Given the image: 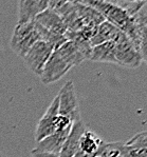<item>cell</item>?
I'll list each match as a JSON object with an SVG mask.
<instances>
[{
	"label": "cell",
	"mask_w": 147,
	"mask_h": 157,
	"mask_svg": "<svg viewBox=\"0 0 147 157\" xmlns=\"http://www.w3.org/2000/svg\"><path fill=\"white\" fill-rule=\"evenodd\" d=\"M79 2L97 11L104 17L105 21L111 23L117 30L124 33L133 42L139 51L140 26H141L138 18L139 14L136 16L132 15L128 10L121 6L120 2L102 1V0H85Z\"/></svg>",
	"instance_id": "1"
},
{
	"label": "cell",
	"mask_w": 147,
	"mask_h": 157,
	"mask_svg": "<svg viewBox=\"0 0 147 157\" xmlns=\"http://www.w3.org/2000/svg\"><path fill=\"white\" fill-rule=\"evenodd\" d=\"M85 59L86 55L72 41H67L59 49L53 51L40 74L43 84H50L59 80L69 72L71 67L78 66Z\"/></svg>",
	"instance_id": "2"
},
{
	"label": "cell",
	"mask_w": 147,
	"mask_h": 157,
	"mask_svg": "<svg viewBox=\"0 0 147 157\" xmlns=\"http://www.w3.org/2000/svg\"><path fill=\"white\" fill-rule=\"evenodd\" d=\"M40 40V34L35 21L21 23L15 26L11 39V48L19 57L22 58L28 51Z\"/></svg>",
	"instance_id": "3"
},
{
	"label": "cell",
	"mask_w": 147,
	"mask_h": 157,
	"mask_svg": "<svg viewBox=\"0 0 147 157\" xmlns=\"http://www.w3.org/2000/svg\"><path fill=\"white\" fill-rule=\"evenodd\" d=\"M114 57L115 64L129 69H137L142 63L141 56L137 47L122 32L114 40Z\"/></svg>",
	"instance_id": "4"
},
{
	"label": "cell",
	"mask_w": 147,
	"mask_h": 157,
	"mask_svg": "<svg viewBox=\"0 0 147 157\" xmlns=\"http://www.w3.org/2000/svg\"><path fill=\"white\" fill-rule=\"evenodd\" d=\"M57 95H58V114L68 117L73 121V124L81 120L73 81H67Z\"/></svg>",
	"instance_id": "5"
},
{
	"label": "cell",
	"mask_w": 147,
	"mask_h": 157,
	"mask_svg": "<svg viewBox=\"0 0 147 157\" xmlns=\"http://www.w3.org/2000/svg\"><path fill=\"white\" fill-rule=\"evenodd\" d=\"M53 51L54 49L52 45H50L46 41L39 40L28 51V53L22 58L29 69L33 73L40 76L43 67L52 55Z\"/></svg>",
	"instance_id": "6"
},
{
	"label": "cell",
	"mask_w": 147,
	"mask_h": 157,
	"mask_svg": "<svg viewBox=\"0 0 147 157\" xmlns=\"http://www.w3.org/2000/svg\"><path fill=\"white\" fill-rule=\"evenodd\" d=\"M58 115V95L52 100L51 105L47 109L46 113L39 119L35 130V140L36 142L42 141L46 137L52 135L56 131L55 121Z\"/></svg>",
	"instance_id": "7"
},
{
	"label": "cell",
	"mask_w": 147,
	"mask_h": 157,
	"mask_svg": "<svg viewBox=\"0 0 147 157\" xmlns=\"http://www.w3.org/2000/svg\"><path fill=\"white\" fill-rule=\"evenodd\" d=\"M18 9V25L33 22L48 9V0H20Z\"/></svg>",
	"instance_id": "8"
},
{
	"label": "cell",
	"mask_w": 147,
	"mask_h": 157,
	"mask_svg": "<svg viewBox=\"0 0 147 157\" xmlns=\"http://www.w3.org/2000/svg\"><path fill=\"white\" fill-rule=\"evenodd\" d=\"M87 128L83 120L74 122L72 125L70 133L67 137L65 144H62V148L58 154V157H73L78 151L79 148V141H81V135L85 133Z\"/></svg>",
	"instance_id": "9"
},
{
	"label": "cell",
	"mask_w": 147,
	"mask_h": 157,
	"mask_svg": "<svg viewBox=\"0 0 147 157\" xmlns=\"http://www.w3.org/2000/svg\"><path fill=\"white\" fill-rule=\"evenodd\" d=\"M35 22H37L40 26L49 31L50 33L65 35L67 32V28L62 19L56 13H54L49 9L43 11L42 14L36 17Z\"/></svg>",
	"instance_id": "10"
},
{
	"label": "cell",
	"mask_w": 147,
	"mask_h": 157,
	"mask_svg": "<svg viewBox=\"0 0 147 157\" xmlns=\"http://www.w3.org/2000/svg\"><path fill=\"white\" fill-rule=\"evenodd\" d=\"M70 133V130L67 131H55L52 135L46 137L42 141L37 142L35 150L40 152H48V153L59 154L65 144L67 137Z\"/></svg>",
	"instance_id": "11"
},
{
	"label": "cell",
	"mask_w": 147,
	"mask_h": 157,
	"mask_svg": "<svg viewBox=\"0 0 147 157\" xmlns=\"http://www.w3.org/2000/svg\"><path fill=\"white\" fill-rule=\"evenodd\" d=\"M74 3H75L76 12H77L79 19L83 22L84 28L85 26H88V28H97L101 23L105 21L104 17L101 15L97 11H95L94 9L90 8L88 6H85V4L81 3L79 1H75Z\"/></svg>",
	"instance_id": "12"
},
{
	"label": "cell",
	"mask_w": 147,
	"mask_h": 157,
	"mask_svg": "<svg viewBox=\"0 0 147 157\" xmlns=\"http://www.w3.org/2000/svg\"><path fill=\"white\" fill-rule=\"evenodd\" d=\"M120 33L121 31L117 30L114 25L107 21H104L96 28L94 35L90 39L91 47H95V45L102 44L107 41H114L120 35Z\"/></svg>",
	"instance_id": "13"
},
{
	"label": "cell",
	"mask_w": 147,
	"mask_h": 157,
	"mask_svg": "<svg viewBox=\"0 0 147 157\" xmlns=\"http://www.w3.org/2000/svg\"><path fill=\"white\" fill-rule=\"evenodd\" d=\"M128 157H147V131L140 132L125 142Z\"/></svg>",
	"instance_id": "14"
},
{
	"label": "cell",
	"mask_w": 147,
	"mask_h": 157,
	"mask_svg": "<svg viewBox=\"0 0 147 157\" xmlns=\"http://www.w3.org/2000/svg\"><path fill=\"white\" fill-rule=\"evenodd\" d=\"M89 60L96 62L115 63L114 57V41H107L102 44L92 47Z\"/></svg>",
	"instance_id": "15"
},
{
	"label": "cell",
	"mask_w": 147,
	"mask_h": 157,
	"mask_svg": "<svg viewBox=\"0 0 147 157\" xmlns=\"http://www.w3.org/2000/svg\"><path fill=\"white\" fill-rule=\"evenodd\" d=\"M102 144L103 141L94 132L86 130L81 137L78 152H81L83 154L89 157H94L97 154Z\"/></svg>",
	"instance_id": "16"
},
{
	"label": "cell",
	"mask_w": 147,
	"mask_h": 157,
	"mask_svg": "<svg viewBox=\"0 0 147 157\" xmlns=\"http://www.w3.org/2000/svg\"><path fill=\"white\" fill-rule=\"evenodd\" d=\"M100 157H124L127 155L125 142H103L98 150Z\"/></svg>",
	"instance_id": "17"
},
{
	"label": "cell",
	"mask_w": 147,
	"mask_h": 157,
	"mask_svg": "<svg viewBox=\"0 0 147 157\" xmlns=\"http://www.w3.org/2000/svg\"><path fill=\"white\" fill-rule=\"evenodd\" d=\"M139 53L142 61H144L147 64V26L142 25V23L140 26Z\"/></svg>",
	"instance_id": "18"
},
{
	"label": "cell",
	"mask_w": 147,
	"mask_h": 157,
	"mask_svg": "<svg viewBox=\"0 0 147 157\" xmlns=\"http://www.w3.org/2000/svg\"><path fill=\"white\" fill-rule=\"evenodd\" d=\"M31 154H32V157H58V154L48 153V152H40L35 149L32 150Z\"/></svg>",
	"instance_id": "19"
},
{
	"label": "cell",
	"mask_w": 147,
	"mask_h": 157,
	"mask_svg": "<svg viewBox=\"0 0 147 157\" xmlns=\"http://www.w3.org/2000/svg\"><path fill=\"white\" fill-rule=\"evenodd\" d=\"M138 18H139L140 23H142V25L147 26V12L146 13H142V12H140Z\"/></svg>",
	"instance_id": "20"
},
{
	"label": "cell",
	"mask_w": 147,
	"mask_h": 157,
	"mask_svg": "<svg viewBox=\"0 0 147 157\" xmlns=\"http://www.w3.org/2000/svg\"><path fill=\"white\" fill-rule=\"evenodd\" d=\"M0 157H6V155H4V154L3 153H2V152L1 151H0Z\"/></svg>",
	"instance_id": "21"
},
{
	"label": "cell",
	"mask_w": 147,
	"mask_h": 157,
	"mask_svg": "<svg viewBox=\"0 0 147 157\" xmlns=\"http://www.w3.org/2000/svg\"><path fill=\"white\" fill-rule=\"evenodd\" d=\"M124 157H128V154H127V155H126V156H124Z\"/></svg>",
	"instance_id": "22"
},
{
	"label": "cell",
	"mask_w": 147,
	"mask_h": 157,
	"mask_svg": "<svg viewBox=\"0 0 147 157\" xmlns=\"http://www.w3.org/2000/svg\"><path fill=\"white\" fill-rule=\"evenodd\" d=\"M94 157H100V156H97V155H96V156H94Z\"/></svg>",
	"instance_id": "23"
}]
</instances>
